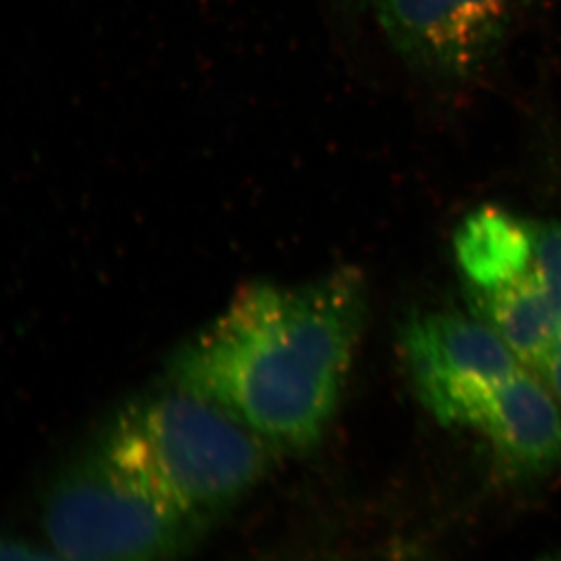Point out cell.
Returning <instances> with one entry per match:
<instances>
[{"mask_svg": "<svg viewBox=\"0 0 561 561\" xmlns=\"http://www.w3.org/2000/svg\"><path fill=\"white\" fill-rule=\"evenodd\" d=\"M527 0H373L398 54L421 70L465 79L485 65Z\"/></svg>", "mask_w": 561, "mask_h": 561, "instance_id": "5b68a950", "label": "cell"}, {"mask_svg": "<svg viewBox=\"0 0 561 561\" xmlns=\"http://www.w3.org/2000/svg\"><path fill=\"white\" fill-rule=\"evenodd\" d=\"M456 255L470 290H485L529 271L535 227L507 211L481 208L459 227Z\"/></svg>", "mask_w": 561, "mask_h": 561, "instance_id": "ba28073f", "label": "cell"}, {"mask_svg": "<svg viewBox=\"0 0 561 561\" xmlns=\"http://www.w3.org/2000/svg\"><path fill=\"white\" fill-rule=\"evenodd\" d=\"M428 411L443 425L478 432L503 469L540 476L561 465V405L525 368L461 385Z\"/></svg>", "mask_w": 561, "mask_h": 561, "instance_id": "277c9868", "label": "cell"}, {"mask_svg": "<svg viewBox=\"0 0 561 561\" xmlns=\"http://www.w3.org/2000/svg\"><path fill=\"white\" fill-rule=\"evenodd\" d=\"M546 561H561V558H554V560H546Z\"/></svg>", "mask_w": 561, "mask_h": 561, "instance_id": "4fadbf2b", "label": "cell"}, {"mask_svg": "<svg viewBox=\"0 0 561 561\" xmlns=\"http://www.w3.org/2000/svg\"><path fill=\"white\" fill-rule=\"evenodd\" d=\"M401 348L426 409L461 385L525 368L491 324L459 312L414 316L403 329Z\"/></svg>", "mask_w": 561, "mask_h": 561, "instance_id": "8992f818", "label": "cell"}, {"mask_svg": "<svg viewBox=\"0 0 561 561\" xmlns=\"http://www.w3.org/2000/svg\"><path fill=\"white\" fill-rule=\"evenodd\" d=\"M95 447L131 480L210 522L268 469V443L221 407L172 387L115 412Z\"/></svg>", "mask_w": 561, "mask_h": 561, "instance_id": "7a4b0ae2", "label": "cell"}, {"mask_svg": "<svg viewBox=\"0 0 561 561\" xmlns=\"http://www.w3.org/2000/svg\"><path fill=\"white\" fill-rule=\"evenodd\" d=\"M535 268L561 308V225L535 227Z\"/></svg>", "mask_w": 561, "mask_h": 561, "instance_id": "9c48e42d", "label": "cell"}, {"mask_svg": "<svg viewBox=\"0 0 561 561\" xmlns=\"http://www.w3.org/2000/svg\"><path fill=\"white\" fill-rule=\"evenodd\" d=\"M476 310L524 367L540 373L561 332V308L535 268L485 290H470Z\"/></svg>", "mask_w": 561, "mask_h": 561, "instance_id": "52a82bcc", "label": "cell"}, {"mask_svg": "<svg viewBox=\"0 0 561 561\" xmlns=\"http://www.w3.org/2000/svg\"><path fill=\"white\" fill-rule=\"evenodd\" d=\"M0 561H66L54 551H43L26 541L0 536Z\"/></svg>", "mask_w": 561, "mask_h": 561, "instance_id": "30bf717a", "label": "cell"}, {"mask_svg": "<svg viewBox=\"0 0 561 561\" xmlns=\"http://www.w3.org/2000/svg\"><path fill=\"white\" fill-rule=\"evenodd\" d=\"M560 334H561V332H560Z\"/></svg>", "mask_w": 561, "mask_h": 561, "instance_id": "5bb4252c", "label": "cell"}, {"mask_svg": "<svg viewBox=\"0 0 561 561\" xmlns=\"http://www.w3.org/2000/svg\"><path fill=\"white\" fill-rule=\"evenodd\" d=\"M365 312L352 268L307 285H250L172 357L168 376L271 447H310L340 405Z\"/></svg>", "mask_w": 561, "mask_h": 561, "instance_id": "6da1fadb", "label": "cell"}, {"mask_svg": "<svg viewBox=\"0 0 561 561\" xmlns=\"http://www.w3.org/2000/svg\"><path fill=\"white\" fill-rule=\"evenodd\" d=\"M348 2H354V4L362 5V8H365V10H367L368 4H370L373 0H348Z\"/></svg>", "mask_w": 561, "mask_h": 561, "instance_id": "7c38bea8", "label": "cell"}, {"mask_svg": "<svg viewBox=\"0 0 561 561\" xmlns=\"http://www.w3.org/2000/svg\"><path fill=\"white\" fill-rule=\"evenodd\" d=\"M538 376L543 379L547 389L551 390L561 405V334L558 337L557 345L547 357V362L543 363V367L540 368Z\"/></svg>", "mask_w": 561, "mask_h": 561, "instance_id": "8fae6325", "label": "cell"}, {"mask_svg": "<svg viewBox=\"0 0 561 561\" xmlns=\"http://www.w3.org/2000/svg\"><path fill=\"white\" fill-rule=\"evenodd\" d=\"M44 530L66 561H178L208 522L110 463L98 447L49 489Z\"/></svg>", "mask_w": 561, "mask_h": 561, "instance_id": "3957f363", "label": "cell"}]
</instances>
